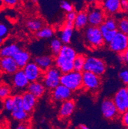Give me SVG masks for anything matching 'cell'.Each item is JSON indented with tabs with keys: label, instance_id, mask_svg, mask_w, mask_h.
Listing matches in <instances>:
<instances>
[{
	"label": "cell",
	"instance_id": "35",
	"mask_svg": "<svg viewBox=\"0 0 128 129\" xmlns=\"http://www.w3.org/2000/svg\"><path fill=\"white\" fill-rule=\"evenodd\" d=\"M60 7L65 12H69L74 10V7L70 2L67 0H62L60 3Z\"/></svg>",
	"mask_w": 128,
	"mask_h": 129
},
{
	"label": "cell",
	"instance_id": "37",
	"mask_svg": "<svg viewBox=\"0 0 128 129\" xmlns=\"http://www.w3.org/2000/svg\"><path fill=\"white\" fill-rule=\"evenodd\" d=\"M118 59L122 63L125 64L128 66V48L124 51V53L121 54H118Z\"/></svg>",
	"mask_w": 128,
	"mask_h": 129
},
{
	"label": "cell",
	"instance_id": "10",
	"mask_svg": "<svg viewBox=\"0 0 128 129\" xmlns=\"http://www.w3.org/2000/svg\"><path fill=\"white\" fill-rule=\"evenodd\" d=\"M120 114L128 110V96L125 87H122L115 93L112 98Z\"/></svg>",
	"mask_w": 128,
	"mask_h": 129
},
{
	"label": "cell",
	"instance_id": "41",
	"mask_svg": "<svg viewBox=\"0 0 128 129\" xmlns=\"http://www.w3.org/2000/svg\"><path fill=\"white\" fill-rule=\"evenodd\" d=\"M120 10L124 12H128V0H120Z\"/></svg>",
	"mask_w": 128,
	"mask_h": 129
},
{
	"label": "cell",
	"instance_id": "36",
	"mask_svg": "<svg viewBox=\"0 0 128 129\" xmlns=\"http://www.w3.org/2000/svg\"><path fill=\"white\" fill-rule=\"evenodd\" d=\"M9 35V28L5 23H0V37L5 39Z\"/></svg>",
	"mask_w": 128,
	"mask_h": 129
},
{
	"label": "cell",
	"instance_id": "8",
	"mask_svg": "<svg viewBox=\"0 0 128 129\" xmlns=\"http://www.w3.org/2000/svg\"><path fill=\"white\" fill-rule=\"evenodd\" d=\"M101 111L103 116L108 121H113L120 118V114L118 112L112 98L104 99L101 104Z\"/></svg>",
	"mask_w": 128,
	"mask_h": 129
},
{
	"label": "cell",
	"instance_id": "1",
	"mask_svg": "<svg viewBox=\"0 0 128 129\" xmlns=\"http://www.w3.org/2000/svg\"><path fill=\"white\" fill-rule=\"evenodd\" d=\"M77 53L69 44H63L59 53L54 58V64L62 73L74 70L73 62Z\"/></svg>",
	"mask_w": 128,
	"mask_h": 129
},
{
	"label": "cell",
	"instance_id": "5",
	"mask_svg": "<svg viewBox=\"0 0 128 129\" xmlns=\"http://www.w3.org/2000/svg\"><path fill=\"white\" fill-rule=\"evenodd\" d=\"M107 69L105 61L96 57H87L84 64L83 71L93 73L98 76H103Z\"/></svg>",
	"mask_w": 128,
	"mask_h": 129
},
{
	"label": "cell",
	"instance_id": "30",
	"mask_svg": "<svg viewBox=\"0 0 128 129\" xmlns=\"http://www.w3.org/2000/svg\"><path fill=\"white\" fill-rule=\"evenodd\" d=\"M117 30L128 36V17H123L118 20L117 21Z\"/></svg>",
	"mask_w": 128,
	"mask_h": 129
},
{
	"label": "cell",
	"instance_id": "3",
	"mask_svg": "<svg viewBox=\"0 0 128 129\" xmlns=\"http://www.w3.org/2000/svg\"><path fill=\"white\" fill-rule=\"evenodd\" d=\"M82 78V72L72 70L62 74L60 84L66 86L72 92H76L83 89Z\"/></svg>",
	"mask_w": 128,
	"mask_h": 129
},
{
	"label": "cell",
	"instance_id": "11",
	"mask_svg": "<svg viewBox=\"0 0 128 129\" xmlns=\"http://www.w3.org/2000/svg\"><path fill=\"white\" fill-rule=\"evenodd\" d=\"M27 78L30 82L42 80L44 71L40 68L33 61H30L23 68Z\"/></svg>",
	"mask_w": 128,
	"mask_h": 129
},
{
	"label": "cell",
	"instance_id": "50",
	"mask_svg": "<svg viewBox=\"0 0 128 129\" xmlns=\"http://www.w3.org/2000/svg\"><path fill=\"white\" fill-rule=\"evenodd\" d=\"M21 1H24V0H21Z\"/></svg>",
	"mask_w": 128,
	"mask_h": 129
},
{
	"label": "cell",
	"instance_id": "49",
	"mask_svg": "<svg viewBox=\"0 0 128 129\" xmlns=\"http://www.w3.org/2000/svg\"><path fill=\"white\" fill-rule=\"evenodd\" d=\"M125 89H126L127 94V96H128V85H126V87H125Z\"/></svg>",
	"mask_w": 128,
	"mask_h": 129
},
{
	"label": "cell",
	"instance_id": "43",
	"mask_svg": "<svg viewBox=\"0 0 128 129\" xmlns=\"http://www.w3.org/2000/svg\"><path fill=\"white\" fill-rule=\"evenodd\" d=\"M100 0H84V2H86L88 4H96V3H98Z\"/></svg>",
	"mask_w": 128,
	"mask_h": 129
},
{
	"label": "cell",
	"instance_id": "27",
	"mask_svg": "<svg viewBox=\"0 0 128 129\" xmlns=\"http://www.w3.org/2000/svg\"><path fill=\"white\" fill-rule=\"evenodd\" d=\"M99 27V29L101 30V32L102 34V36H103V39H104L105 44L106 43L108 44L111 40L113 39V38L115 37V36L116 34L118 31L117 30H109L103 24H101Z\"/></svg>",
	"mask_w": 128,
	"mask_h": 129
},
{
	"label": "cell",
	"instance_id": "47",
	"mask_svg": "<svg viewBox=\"0 0 128 129\" xmlns=\"http://www.w3.org/2000/svg\"><path fill=\"white\" fill-rule=\"evenodd\" d=\"M3 0H0V8L3 7Z\"/></svg>",
	"mask_w": 128,
	"mask_h": 129
},
{
	"label": "cell",
	"instance_id": "14",
	"mask_svg": "<svg viewBox=\"0 0 128 129\" xmlns=\"http://www.w3.org/2000/svg\"><path fill=\"white\" fill-rule=\"evenodd\" d=\"M76 107V102L72 98L62 102L58 111L59 118L60 119H67L70 117L74 112Z\"/></svg>",
	"mask_w": 128,
	"mask_h": 129
},
{
	"label": "cell",
	"instance_id": "4",
	"mask_svg": "<svg viewBox=\"0 0 128 129\" xmlns=\"http://www.w3.org/2000/svg\"><path fill=\"white\" fill-rule=\"evenodd\" d=\"M62 72L56 66H52L44 71L42 82L46 89L52 91L54 88L60 84Z\"/></svg>",
	"mask_w": 128,
	"mask_h": 129
},
{
	"label": "cell",
	"instance_id": "31",
	"mask_svg": "<svg viewBox=\"0 0 128 129\" xmlns=\"http://www.w3.org/2000/svg\"><path fill=\"white\" fill-rule=\"evenodd\" d=\"M12 94V89L5 83L0 84V100H3Z\"/></svg>",
	"mask_w": 128,
	"mask_h": 129
},
{
	"label": "cell",
	"instance_id": "21",
	"mask_svg": "<svg viewBox=\"0 0 128 129\" xmlns=\"http://www.w3.org/2000/svg\"><path fill=\"white\" fill-rule=\"evenodd\" d=\"M33 61L43 71H46L51 67L53 66L54 64V58L53 56L48 55L37 56L34 58Z\"/></svg>",
	"mask_w": 128,
	"mask_h": 129
},
{
	"label": "cell",
	"instance_id": "38",
	"mask_svg": "<svg viewBox=\"0 0 128 129\" xmlns=\"http://www.w3.org/2000/svg\"><path fill=\"white\" fill-rule=\"evenodd\" d=\"M120 118L123 126L128 128V110L124 113L121 114L120 116Z\"/></svg>",
	"mask_w": 128,
	"mask_h": 129
},
{
	"label": "cell",
	"instance_id": "48",
	"mask_svg": "<svg viewBox=\"0 0 128 129\" xmlns=\"http://www.w3.org/2000/svg\"><path fill=\"white\" fill-rule=\"evenodd\" d=\"M32 3H37L38 0H30Z\"/></svg>",
	"mask_w": 128,
	"mask_h": 129
},
{
	"label": "cell",
	"instance_id": "39",
	"mask_svg": "<svg viewBox=\"0 0 128 129\" xmlns=\"http://www.w3.org/2000/svg\"><path fill=\"white\" fill-rule=\"evenodd\" d=\"M19 2V0H3V5L6 7L13 8L16 7Z\"/></svg>",
	"mask_w": 128,
	"mask_h": 129
},
{
	"label": "cell",
	"instance_id": "29",
	"mask_svg": "<svg viewBox=\"0 0 128 129\" xmlns=\"http://www.w3.org/2000/svg\"><path fill=\"white\" fill-rule=\"evenodd\" d=\"M63 45V44L60 40V39L54 38L51 40L49 47H50V50H51L53 56L55 57L59 53Z\"/></svg>",
	"mask_w": 128,
	"mask_h": 129
},
{
	"label": "cell",
	"instance_id": "16",
	"mask_svg": "<svg viewBox=\"0 0 128 129\" xmlns=\"http://www.w3.org/2000/svg\"><path fill=\"white\" fill-rule=\"evenodd\" d=\"M74 32V23L65 21L60 31L59 39L63 44H69L71 42Z\"/></svg>",
	"mask_w": 128,
	"mask_h": 129
},
{
	"label": "cell",
	"instance_id": "2",
	"mask_svg": "<svg viewBox=\"0 0 128 129\" xmlns=\"http://www.w3.org/2000/svg\"><path fill=\"white\" fill-rule=\"evenodd\" d=\"M84 41L90 50H98L105 44L99 27L93 26H89L84 30Z\"/></svg>",
	"mask_w": 128,
	"mask_h": 129
},
{
	"label": "cell",
	"instance_id": "33",
	"mask_svg": "<svg viewBox=\"0 0 128 129\" xmlns=\"http://www.w3.org/2000/svg\"><path fill=\"white\" fill-rule=\"evenodd\" d=\"M2 104H3V109L6 111L11 112L14 108V99H13V96H9L5 98L2 100Z\"/></svg>",
	"mask_w": 128,
	"mask_h": 129
},
{
	"label": "cell",
	"instance_id": "15",
	"mask_svg": "<svg viewBox=\"0 0 128 129\" xmlns=\"http://www.w3.org/2000/svg\"><path fill=\"white\" fill-rule=\"evenodd\" d=\"M13 57H0V71L7 75H13L19 70Z\"/></svg>",
	"mask_w": 128,
	"mask_h": 129
},
{
	"label": "cell",
	"instance_id": "40",
	"mask_svg": "<svg viewBox=\"0 0 128 129\" xmlns=\"http://www.w3.org/2000/svg\"><path fill=\"white\" fill-rule=\"evenodd\" d=\"M76 14L77 12L74 10L70 11L69 12H67L65 15V21H68L74 22L75 18H76Z\"/></svg>",
	"mask_w": 128,
	"mask_h": 129
},
{
	"label": "cell",
	"instance_id": "22",
	"mask_svg": "<svg viewBox=\"0 0 128 129\" xmlns=\"http://www.w3.org/2000/svg\"><path fill=\"white\" fill-rule=\"evenodd\" d=\"M20 49L19 46L16 43L3 44L0 46V57H13Z\"/></svg>",
	"mask_w": 128,
	"mask_h": 129
},
{
	"label": "cell",
	"instance_id": "18",
	"mask_svg": "<svg viewBox=\"0 0 128 129\" xmlns=\"http://www.w3.org/2000/svg\"><path fill=\"white\" fill-rule=\"evenodd\" d=\"M101 7L106 16H113L121 12L120 0H103Z\"/></svg>",
	"mask_w": 128,
	"mask_h": 129
},
{
	"label": "cell",
	"instance_id": "25",
	"mask_svg": "<svg viewBox=\"0 0 128 129\" xmlns=\"http://www.w3.org/2000/svg\"><path fill=\"white\" fill-rule=\"evenodd\" d=\"M11 115L13 119L19 122L26 121L30 117V114L24 111L23 108L13 109L11 111Z\"/></svg>",
	"mask_w": 128,
	"mask_h": 129
},
{
	"label": "cell",
	"instance_id": "34",
	"mask_svg": "<svg viewBox=\"0 0 128 129\" xmlns=\"http://www.w3.org/2000/svg\"><path fill=\"white\" fill-rule=\"evenodd\" d=\"M118 78L121 80L122 82L125 85H128V69H122L118 73Z\"/></svg>",
	"mask_w": 128,
	"mask_h": 129
},
{
	"label": "cell",
	"instance_id": "44",
	"mask_svg": "<svg viewBox=\"0 0 128 129\" xmlns=\"http://www.w3.org/2000/svg\"><path fill=\"white\" fill-rule=\"evenodd\" d=\"M78 128L80 129H88L89 128V127H88L87 125H84V124H80V125H79V126H78Z\"/></svg>",
	"mask_w": 128,
	"mask_h": 129
},
{
	"label": "cell",
	"instance_id": "20",
	"mask_svg": "<svg viewBox=\"0 0 128 129\" xmlns=\"http://www.w3.org/2000/svg\"><path fill=\"white\" fill-rule=\"evenodd\" d=\"M19 69H23L31 60V54L27 50L20 49L13 57Z\"/></svg>",
	"mask_w": 128,
	"mask_h": 129
},
{
	"label": "cell",
	"instance_id": "26",
	"mask_svg": "<svg viewBox=\"0 0 128 129\" xmlns=\"http://www.w3.org/2000/svg\"><path fill=\"white\" fill-rule=\"evenodd\" d=\"M55 34L54 29L51 26H44L43 28L35 32L36 37L40 39H48L52 38Z\"/></svg>",
	"mask_w": 128,
	"mask_h": 129
},
{
	"label": "cell",
	"instance_id": "9",
	"mask_svg": "<svg viewBox=\"0 0 128 129\" xmlns=\"http://www.w3.org/2000/svg\"><path fill=\"white\" fill-rule=\"evenodd\" d=\"M89 24L93 26H99L104 22L106 14L101 7L93 6L87 10Z\"/></svg>",
	"mask_w": 128,
	"mask_h": 129
},
{
	"label": "cell",
	"instance_id": "23",
	"mask_svg": "<svg viewBox=\"0 0 128 129\" xmlns=\"http://www.w3.org/2000/svg\"><path fill=\"white\" fill-rule=\"evenodd\" d=\"M73 23L74 28H75L76 30H81L85 28L89 24L87 12L83 10L77 13Z\"/></svg>",
	"mask_w": 128,
	"mask_h": 129
},
{
	"label": "cell",
	"instance_id": "24",
	"mask_svg": "<svg viewBox=\"0 0 128 129\" xmlns=\"http://www.w3.org/2000/svg\"><path fill=\"white\" fill-rule=\"evenodd\" d=\"M26 26L30 31L35 33L45 26V22L42 18H33L27 21Z\"/></svg>",
	"mask_w": 128,
	"mask_h": 129
},
{
	"label": "cell",
	"instance_id": "13",
	"mask_svg": "<svg viewBox=\"0 0 128 129\" xmlns=\"http://www.w3.org/2000/svg\"><path fill=\"white\" fill-rule=\"evenodd\" d=\"M12 75V83L15 89L22 91L27 89L30 82L27 78L23 69H19Z\"/></svg>",
	"mask_w": 128,
	"mask_h": 129
},
{
	"label": "cell",
	"instance_id": "19",
	"mask_svg": "<svg viewBox=\"0 0 128 129\" xmlns=\"http://www.w3.org/2000/svg\"><path fill=\"white\" fill-rule=\"evenodd\" d=\"M26 90L37 98H40L44 95L46 91V88L42 81L37 80L29 83Z\"/></svg>",
	"mask_w": 128,
	"mask_h": 129
},
{
	"label": "cell",
	"instance_id": "6",
	"mask_svg": "<svg viewBox=\"0 0 128 129\" xmlns=\"http://www.w3.org/2000/svg\"><path fill=\"white\" fill-rule=\"evenodd\" d=\"M83 89L86 91L96 93L101 85V78L93 73L83 71L82 72Z\"/></svg>",
	"mask_w": 128,
	"mask_h": 129
},
{
	"label": "cell",
	"instance_id": "32",
	"mask_svg": "<svg viewBox=\"0 0 128 129\" xmlns=\"http://www.w3.org/2000/svg\"><path fill=\"white\" fill-rule=\"evenodd\" d=\"M103 24L109 30H117V21L111 16H108L106 17Z\"/></svg>",
	"mask_w": 128,
	"mask_h": 129
},
{
	"label": "cell",
	"instance_id": "45",
	"mask_svg": "<svg viewBox=\"0 0 128 129\" xmlns=\"http://www.w3.org/2000/svg\"><path fill=\"white\" fill-rule=\"evenodd\" d=\"M3 109V104H2V101L0 100V115H1V113H2V111Z\"/></svg>",
	"mask_w": 128,
	"mask_h": 129
},
{
	"label": "cell",
	"instance_id": "28",
	"mask_svg": "<svg viewBox=\"0 0 128 129\" xmlns=\"http://www.w3.org/2000/svg\"><path fill=\"white\" fill-rule=\"evenodd\" d=\"M86 57H87L84 54H77L76 55L73 62L74 70L83 72Z\"/></svg>",
	"mask_w": 128,
	"mask_h": 129
},
{
	"label": "cell",
	"instance_id": "7",
	"mask_svg": "<svg viewBox=\"0 0 128 129\" xmlns=\"http://www.w3.org/2000/svg\"><path fill=\"white\" fill-rule=\"evenodd\" d=\"M108 48L117 54H121L128 48V36L117 31L115 37L108 43Z\"/></svg>",
	"mask_w": 128,
	"mask_h": 129
},
{
	"label": "cell",
	"instance_id": "17",
	"mask_svg": "<svg viewBox=\"0 0 128 129\" xmlns=\"http://www.w3.org/2000/svg\"><path fill=\"white\" fill-rule=\"evenodd\" d=\"M21 96L23 101V107L24 110L29 114L32 113L37 105L38 98L28 91L23 92Z\"/></svg>",
	"mask_w": 128,
	"mask_h": 129
},
{
	"label": "cell",
	"instance_id": "12",
	"mask_svg": "<svg viewBox=\"0 0 128 129\" xmlns=\"http://www.w3.org/2000/svg\"><path fill=\"white\" fill-rule=\"evenodd\" d=\"M72 91L65 85L60 84L51 91V98L55 102H62L72 97Z\"/></svg>",
	"mask_w": 128,
	"mask_h": 129
},
{
	"label": "cell",
	"instance_id": "42",
	"mask_svg": "<svg viewBox=\"0 0 128 129\" xmlns=\"http://www.w3.org/2000/svg\"><path fill=\"white\" fill-rule=\"evenodd\" d=\"M28 128H29V125H28V123H27V121H26L20 122V123L17 126V128L18 129H26Z\"/></svg>",
	"mask_w": 128,
	"mask_h": 129
},
{
	"label": "cell",
	"instance_id": "46",
	"mask_svg": "<svg viewBox=\"0 0 128 129\" xmlns=\"http://www.w3.org/2000/svg\"><path fill=\"white\" fill-rule=\"evenodd\" d=\"M3 44H4V39L0 37V46L3 45Z\"/></svg>",
	"mask_w": 128,
	"mask_h": 129
}]
</instances>
